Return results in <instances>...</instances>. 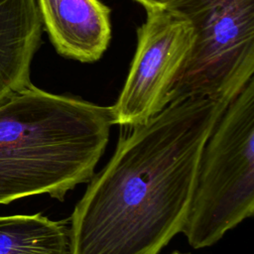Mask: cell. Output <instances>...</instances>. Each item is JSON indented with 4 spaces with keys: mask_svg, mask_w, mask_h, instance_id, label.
<instances>
[{
    "mask_svg": "<svg viewBox=\"0 0 254 254\" xmlns=\"http://www.w3.org/2000/svg\"><path fill=\"white\" fill-rule=\"evenodd\" d=\"M226 106L188 97L126 127L74 206L70 254H159L182 231L200 153Z\"/></svg>",
    "mask_w": 254,
    "mask_h": 254,
    "instance_id": "obj_1",
    "label": "cell"
},
{
    "mask_svg": "<svg viewBox=\"0 0 254 254\" xmlns=\"http://www.w3.org/2000/svg\"><path fill=\"white\" fill-rule=\"evenodd\" d=\"M254 212V77L226 106L200 153L182 231L208 247Z\"/></svg>",
    "mask_w": 254,
    "mask_h": 254,
    "instance_id": "obj_3",
    "label": "cell"
},
{
    "mask_svg": "<svg viewBox=\"0 0 254 254\" xmlns=\"http://www.w3.org/2000/svg\"><path fill=\"white\" fill-rule=\"evenodd\" d=\"M170 8L191 23L194 40L168 104L198 96L228 105L254 77V0H180Z\"/></svg>",
    "mask_w": 254,
    "mask_h": 254,
    "instance_id": "obj_4",
    "label": "cell"
},
{
    "mask_svg": "<svg viewBox=\"0 0 254 254\" xmlns=\"http://www.w3.org/2000/svg\"><path fill=\"white\" fill-rule=\"evenodd\" d=\"M42 27L37 0H0V104L32 83Z\"/></svg>",
    "mask_w": 254,
    "mask_h": 254,
    "instance_id": "obj_7",
    "label": "cell"
},
{
    "mask_svg": "<svg viewBox=\"0 0 254 254\" xmlns=\"http://www.w3.org/2000/svg\"><path fill=\"white\" fill-rule=\"evenodd\" d=\"M0 254H70L68 220L41 212L0 215Z\"/></svg>",
    "mask_w": 254,
    "mask_h": 254,
    "instance_id": "obj_8",
    "label": "cell"
},
{
    "mask_svg": "<svg viewBox=\"0 0 254 254\" xmlns=\"http://www.w3.org/2000/svg\"><path fill=\"white\" fill-rule=\"evenodd\" d=\"M138 30L137 49L112 108L113 124H144L168 104L194 40L191 23L172 9H150Z\"/></svg>",
    "mask_w": 254,
    "mask_h": 254,
    "instance_id": "obj_5",
    "label": "cell"
},
{
    "mask_svg": "<svg viewBox=\"0 0 254 254\" xmlns=\"http://www.w3.org/2000/svg\"><path fill=\"white\" fill-rule=\"evenodd\" d=\"M140 3L146 10L170 8L180 0H134Z\"/></svg>",
    "mask_w": 254,
    "mask_h": 254,
    "instance_id": "obj_9",
    "label": "cell"
},
{
    "mask_svg": "<svg viewBox=\"0 0 254 254\" xmlns=\"http://www.w3.org/2000/svg\"><path fill=\"white\" fill-rule=\"evenodd\" d=\"M57 52L82 63L99 60L111 39L110 9L99 0H37Z\"/></svg>",
    "mask_w": 254,
    "mask_h": 254,
    "instance_id": "obj_6",
    "label": "cell"
},
{
    "mask_svg": "<svg viewBox=\"0 0 254 254\" xmlns=\"http://www.w3.org/2000/svg\"><path fill=\"white\" fill-rule=\"evenodd\" d=\"M172 254H189V253H181V252H179V251H175V252H173Z\"/></svg>",
    "mask_w": 254,
    "mask_h": 254,
    "instance_id": "obj_10",
    "label": "cell"
},
{
    "mask_svg": "<svg viewBox=\"0 0 254 254\" xmlns=\"http://www.w3.org/2000/svg\"><path fill=\"white\" fill-rule=\"evenodd\" d=\"M111 106L31 83L0 104V204L89 182L108 143Z\"/></svg>",
    "mask_w": 254,
    "mask_h": 254,
    "instance_id": "obj_2",
    "label": "cell"
}]
</instances>
